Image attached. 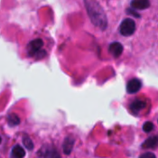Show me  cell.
I'll use <instances>...</instances> for the list:
<instances>
[{
    "label": "cell",
    "instance_id": "6da1fadb",
    "mask_svg": "<svg viewBox=\"0 0 158 158\" xmlns=\"http://www.w3.org/2000/svg\"><path fill=\"white\" fill-rule=\"evenodd\" d=\"M85 5L92 23L101 30H105L108 25V21L101 5L96 0H85Z\"/></svg>",
    "mask_w": 158,
    "mask_h": 158
},
{
    "label": "cell",
    "instance_id": "7a4b0ae2",
    "mask_svg": "<svg viewBox=\"0 0 158 158\" xmlns=\"http://www.w3.org/2000/svg\"><path fill=\"white\" fill-rule=\"evenodd\" d=\"M119 31H120V34L122 35H124V36H130V35H132L135 33V31H136L135 22L132 19H129V18L125 19L121 23V24H120Z\"/></svg>",
    "mask_w": 158,
    "mask_h": 158
},
{
    "label": "cell",
    "instance_id": "3957f363",
    "mask_svg": "<svg viewBox=\"0 0 158 158\" xmlns=\"http://www.w3.org/2000/svg\"><path fill=\"white\" fill-rule=\"evenodd\" d=\"M37 154L39 158H60V155L59 154L58 151L53 146L49 145L43 146L39 150Z\"/></svg>",
    "mask_w": 158,
    "mask_h": 158
},
{
    "label": "cell",
    "instance_id": "277c9868",
    "mask_svg": "<svg viewBox=\"0 0 158 158\" xmlns=\"http://www.w3.org/2000/svg\"><path fill=\"white\" fill-rule=\"evenodd\" d=\"M43 40L40 39V38H37V39H35L33 41H31L28 46H27V51H28V54L30 56H35L42 48L43 47Z\"/></svg>",
    "mask_w": 158,
    "mask_h": 158
},
{
    "label": "cell",
    "instance_id": "5b68a950",
    "mask_svg": "<svg viewBox=\"0 0 158 158\" xmlns=\"http://www.w3.org/2000/svg\"><path fill=\"white\" fill-rule=\"evenodd\" d=\"M141 87H142V83L139 79L133 78L128 81V83L127 85V92L128 94H135L140 90Z\"/></svg>",
    "mask_w": 158,
    "mask_h": 158
},
{
    "label": "cell",
    "instance_id": "8992f818",
    "mask_svg": "<svg viewBox=\"0 0 158 158\" xmlns=\"http://www.w3.org/2000/svg\"><path fill=\"white\" fill-rule=\"evenodd\" d=\"M146 106H147V103H146L145 101L137 99V100L133 101V102L130 103L129 108H130V111H131L134 114H138L140 113L142 110H144Z\"/></svg>",
    "mask_w": 158,
    "mask_h": 158
},
{
    "label": "cell",
    "instance_id": "52a82bcc",
    "mask_svg": "<svg viewBox=\"0 0 158 158\" xmlns=\"http://www.w3.org/2000/svg\"><path fill=\"white\" fill-rule=\"evenodd\" d=\"M130 5L135 10H143L148 9L151 6V3L150 0H132Z\"/></svg>",
    "mask_w": 158,
    "mask_h": 158
},
{
    "label": "cell",
    "instance_id": "ba28073f",
    "mask_svg": "<svg viewBox=\"0 0 158 158\" xmlns=\"http://www.w3.org/2000/svg\"><path fill=\"white\" fill-rule=\"evenodd\" d=\"M123 49H124V48H123L122 44L119 42H114V43L110 44V46H109V52L114 58H118L119 56H121Z\"/></svg>",
    "mask_w": 158,
    "mask_h": 158
},
{
    "label": "cell",
    "instance_id": "9c48e42d",
    "mask_svg": "<svg viewBox=\"0 0 158 158\" xmlns=\"http://www.w3.org/2000/svg\"><path fill=\"white\" fill-rule=\"evenodd\" d=\"M158 147V136H152L148 138L142 144V149H155Z\"/></svg>",
    "mask_w": 158,
    "mask_h": 158
},
{
    "label": "cell",
    "instance_id": "30bf717a",
    "mask_svg": "<svg viewBox=\"0 0 158 158\" xmlns=\"http://www.w3.org/2000/svg\"><path fill=\"white\" fill-rule=\"evenodd\" d=\"M74 144V139L73 138L67 137L64 140L63 143V152L65 154H70L72 150H73V146Z\"/></svg>",
    "mask_w": 158,
    "mask_h": 158
},
{
    "label": "cell",
    "instance_id": "8fae6325",
    "mask_svg": "<svg viewBox=\"0 0 158 158\" xmlns=\"http://www.w3.org/2000/svg\"><path fill=\"white\" fill-rule=\"evenodd\" d=\"M24 155H25V152L20 145H16L12 149V152H11L12 158H23Z\"/></svg>",
    "mask_w": 158,
    "mask_h": 158
},
{
    "label": "cell",
    "instance_id": "7c38bea8",
    "mask_svg": "<svg viewBox=\"0 0 158 158\" xmlns=\"http://www.w3.org/2000/svg\"><path fill=\"white\" fill-rule=\"evenodd\" d=\"M8 123L10 127H14V126H18L20 124V118L18 115L11 114L8 116Z\"/></svg>",
    "mask_w": 158,
    "mask_h": 158
},
{
    "label": "cell",
    "instance_id": "4fadbf2b",
    "mask_svg": "<svg viewBox=\"0 0 158 158\" xmlns=\"http://www.w3.org/2000/svg\"><path fill=\"white\" fill-rule=\"evenodd\" d=\"M23 141L24 146H25L28 150H32V149L34 148V143H33L32 139H31L29 137L24 136V137H23Z\"/></svg>",
    "mask_w": 158,
    "mask_h": 158
},
{
    "label": "cell",
    "instance_id": "5bb4252c",
    "mask_svg": "<svg viewBox=\"0 0 158 158\" xmlns=\"http://www.w3.org/2000/svg\"><path fill=\"white\" fill-rule=\"evenodd\" d=\"M153 128H154V126H153V124H152V122H145V123L143 124V127H142L143 131L146 132V133L151 132Z\"/></svg>",
    "mask_w": 158,
    "mask_h": 158
},
{
    "label": "cell",
    "instance_id": "9a60e30c",
    "mask_svg": "<svg viewBox=\"0 0 158 158\" xmlns=\"http://www.w3.org/2000/svg\"><path fill=\"white\" fill-rule=\"evenodd\" d=\"M139 158H156V156L153 152H144V153L140 154Z\"/></svg>",
    "mask_w": 158,
    "mask_h": 158
},
{
    "label": "cell",
    "instance_id": "2e32d148",
    "mask_svg": "<svg viewBox=\"0 0 158 158\" xmlns=\"http://www.w3.org/2000/svg\"><path fill=\"white\" fill-rule=\"evenodd\" d=\"M127 13L129 14V15H133L136 18H140V15L138 12H136L134 9H128V10H127Z\"/></svg>",
    "mask_w": 158,
    "mask_h": 158
},
{
    "label": "cell",
    "instance_id": "e0dca14e",
    "mask_svg": "<svg viewBox=\"0 0 158 158\" xmlns=\"http://www.w3.org/2000/svg\"><path fill=\"white\" fill-rule=\"evenodd\" d=\"M0 142H1V137H0Z\"/></svg>",
    "mask_w": 158,
    "mask_h": 158
},
{
    "label": "cell",
    "instance_id": "ac0fdd59",
    "mask_svg": "<svg viewBox=\"0 0 158 158\" xmlns=\"http://www.w3.org/2000/svg\"><path fill=\"white\" fill-rule=\"evenodd\" d=\"M0 158H1V157H0Z\"/></svg>",
    "mask_w": 158,
    "mask_h": 158
}]
</instances>
